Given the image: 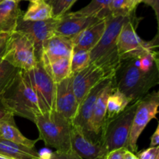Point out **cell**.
<instances>
[{
	"mask_svg": "<svg viewBox=\"0 0 159 159\" xmlns=\"http://www.w3.org/2000/svg\"><path fill=\"white\" fill-rule=\"evenodd\" d=\"M113 86L131 102L144 98L149 91L159 83V66L148 71H143L138 59L121 61L113 77Z\"/></svg>",
	"mask_w": 159,
	"mask_h": 159,
	"instance_id": "1",
	"label": "cell"
},
{
	"mask_svg": "<svg viewBox=\"0 0 159 159\" xmlns=\"http://www.w3.org/2000/svg\"><path fill=\"white\" fill-rule=\"evenodd\" d=\"M138 159H159V148L150 147L138 153Z\"/></svg>",
	"mask_w": 159,
	"mask_h": 159,
	"instance_id": "31",
	"label": "cell"
},
{
	"mask_svg": "<svg viewBox=\"0 0 159 159\" xmlns=\"http://www.w3.org/2000/svg\"><path fill=\"white\" fill-rule=\"evenodd\" d=\"M6 41H5L2 44L0 45V61L2 60L3 56H4L5 52H6Z\"/></svg>",
	"mask_w": 159,
	"mask_h": 159,
	"instance_id": "38",
	"label": "cell"
},
{
	"mask_svg": "<svg viewBox=\"0 0 159 159\" xmlns=\"http://www.w3.org/2000/svg\"><path fill=\"white\" fill-rule=\"evenodd\" d=\"M10 114H12V113H9V112L2 107V105L1 102H0V120L6 119V118L7 117V116H9Z\"/></svg>",
	"mask_w": 159,
	"mask_h": 159,
	"instance_id": "36",
	"label": "cell"
},
{
	"mask_svg": "<svg viewBox=\"0 0 159 159\" xmlns=\"http://www.w3.org/2000/svg\"><path fill=\"white\" fill-rule=\"evenodd\" d=\"M139 101L131 102L118 116L104 123L100 141L107 153L119 148L128 150L129 137Z\"/></svg>",
	"mask_w": 159,
	"mask_h": 159,
	"instance_id": "5",
	"label": "cell"
},
{
	"mask_svg": "<svg viewBox=\"0 0 159 159\" xmlns=\"http://www.w3.org/2000/svg\"><path fill=\"white\" fill-rule=\"evenodd\" d=\"M43 1H45L47 3H48V4H51V2H52V0H43Z\"/></svg>",
	"mask_w": 159,
	"mask_h": 159,
	"instance_id": "42",
	"label": "cell"
},
{
	"mask_svg": "<svg viewBox=\"0 0 159 159\" xmlns=\"http://www.w3.org/2000/svg\"><path fill=\"white\" fill-rule=\"evenodd\" d=\"M110 12L113 16H127L131 14L127 9V0H111Z\"/></svg>",
	"mask_w": 159,
	"mask_h": 159,
	"instance_id": "29",
	"label": "cell"
},
{
	"mask_svg": "<svg viewBox=\"0 0 159 159\" xmlns=\"http://www.w3.org/2000/svg\"><path fill=\"white\" fill-rule=\"evenodd\" d=\"M79 102L72 89L71 76L56 83L55 110L72 122L79 109Z\"/></svg>",
	"mask_w": 159,
	"mask_h": 159,
	"instance_id": "14",
	"label": "cell"
},
{
	"mask_svg": "<svg viewBox=\"0 0 159 159\" xmlns=\"http://www.w3.org/2000/svg\"><path fill=\"white\" fill-rule=\"evenodd\" d=\"M2 59L24 71L32 69L38 61L33 43L26 36L17 31L9 34Z\"/></svg>",
	"mask_w": 159,
	"mask_h": 159,
	"instance_id": "7",
	"label": "cell"
},
{
	"mask_svg": "<svg viewBox=\"0 0 159 159\" xmlns=\"http://www.w3.org/2000/svg\"><path fill=\"white\" fill-rule=\"evenodd\" d=\"M133 13L127 16H113L106 19V29L102 37L92 51H89L90 61L99 67L106 76L112 79L120 65L117 50V40L123 26L131 18Z\"/></svg>",
	"mask_w": 159,
	"mask_h": 159,
	"instance_id": "2",
	"label": "cell"
},
{
	"mask_svg": "<svg viewBox=\"0 0 159 159\" xmlns=\"http://www.w3.org/2000/svg\"><path fill=\"white\" fill-rule=\"evenodd\" d=\"M99 159H105V157H104V158H99Z\"/></svg>",
	"mask_w": 159,
	"mask_h": 159,
	"instance_id": "44",
	"label": "cell"
},
{
	"mask_svg": "<svg viewBox=\"0 0 159 159\" xmlns=\"http://www.w3.org/2000/svg\"><path fill=\"white\" fill-rule=\"evenodd\" d=\"M77 0H52L51 2L52 18L59 19L68 12Z\"/></svg>",
	"mask_w": 159,
	"mask_h": 159,
	"instance_id": "28",
	"label": "cell"
},
{
	"mask_svg": "<svg viewBox=\"0 0 159 159\" xmlns=\"http://www.w3.org/2000/svg\"><path fill=\"white\" fill-rule=\"evenodd\" d=\"M140 19L133 14L124 24L117 40V50L121 61L139 59L154 52H158V37L151 41H144L136 32Z\"/></svg>",
	"mask_w": 159,
	"mask_h": 159,
	"instance_id": "6",
	"label": "cell"
},
{
	"mask_svg": "<svg viewBox=\"0 0 159 159\" xmlns=\"http://www.w3.org/2000/svg\"><path fill=\"white\" fill-rule=\"evenodd\" d=\"M142 2L143 0H127V7L129 12L132 13L135 12L137 6Z\"/></svg>",
	"mask_w": 159,
	"mask_h": 159,
	"instance_id": "34",
	"label": "cell"
},
{
	"mask_svg": "<svg viewBox=\"0 0 159 159\" xmlns=\"http://www.w3.org/2000/svg\"><path fill=\"white\" fill-rule=\"evenodd\" d=\"M110 2L111 0H92L86 6L74 13L81 16L97 18L99 20H106L111 16Z\"/></svg>",
	"mask_w": 159,
	"mask_h": 159,
	"instance_id": "23",
	"label": "cell"
},
{
	"mask_svg": "<svg viewBox=\"0 0 159 159\" xmlns=\"http://www.w3.org/2000/svg\"><path fill=\"white\" fill-rule=\"evenodd\" d=\"M159 144V125L157 127L156 130L151 137L150 147H158Z\"/></svg>",
	"mask_w": 159,
	"mask_h": 159,
	"instance_id": "35",
	"label": "cell"
},
{
	"mask_svg": "<svg viewBox=\"0 0 159 159\" xmlns=\"http://www.w3.org/2000/svg\"><path fill=\"white\" fill-rule=\"evenodd\" d=\"M19 2L14 0H4L0 3V33L10 34L14 32L18 20L23 16Z\"/></svg>",
	"mask_w": 159,
	"mask_h": 159,
	"instance_id": "19",
	"label": "cell"
},
{
	"mask_svg": "<svg viewBox=\"0 0 159 159\" xmlns=\"http://www.w3.org/2000/svg\"><path fill=\"white\" fill-rule=\"evenodd\" d=\"M93 17L78 16L72 12H67L58 19L55 28V34L71 39L89 26L99 22Z\"/></svg>",
	"mask_w": 159,
	"mask_h": 159,
	"instance_id": "15",
	"label": "cell"
},
{
	"mask_svg": "<svg viewBox=\"0 0 159 159\" xmlns=\"http://www.w3.org/2000/svg\"><path fill=\"white\" fill-rule=\"evenodd\" d=\"M142 2L152 8L155 13L157 22L159 23V0H143Z\"/></svg>",
	"mask_w": 159,
	"mask_h": 159,
	"instance_id": "33",
	"label": "cell"
},
{
	"mask_svg": "<svg viewBox=\"0 0 159 159\" xmlns=\"http://www.w3.org/2000/svg\"><path fill=\"white\" fill-rule=\"evenodd\" d=\"M130 103L131 101L113 86V89L107 99L105 122L118 116Z\"/></svg>",
	"mask_w": 159,
	"mask_h": 159,
	"instance_id": "24",
	"label": "cell"
},
{
	"mask_svg": "<svg viewBox=\"0 0 159 159\" xmlns=\"http://www.w3.org/2000/svg\"><path fill=\"white\" fill-rule=\"evenodd\" d=\"M35 93L42 110L53 111L55 109L56 83L47 73L40 61L29 71H21Z\"/></svg>",
	"mask_w": 159,
	"mask_h": 159,
	"instance_id": "8",
	"label": "cell"
},
{
	"mask_svg": "<svg viewBox=\"0 0 159 159\" xmlns=\"http://www.w3.org/2000/svg\"><path fill=\"white\" fill-rule=\"evenodd\" d=\"M109 79L99 67L90 63L79 72L71 75L72 89L79 104L99 82Z\"/></svg>",
	"mask_w": 159,
	"mask_h": 159,
	"instance_id": "12",
	"label": "cell"
},
{
	"mask_svg": "<svg viewBox=\"0 0 159 159\" xmlns=\"http://www.w3.org/2000/svg\"><path fill=\"white\" fill-rule=\"evenodd\" d=\"M34 123L38 129L39 140L45 145L60 152L71 149V121L53 110L37 115Z\"/></svg>",
	"mask_w": 159,
	"mask_h": 159,
	"instance_id": "4",
	"label": "cell"
},
{
	"mask_svg": "<svg viewBox=\"0 0 159 159\" xmlns=\"http://www.w3.org/2000/svg\"><path fill=\"white\" fill-rule=\"evenodd\" d=\"M112 79H107L99 82L85 96V97L82 99L81 103L79 104L76 116L72 121L73 125L77 126L79 128L82 129L84 134L89 138L95 141H97L95 139L91 133L90 122H91L92 116H93V109H94L95 104H96L99 96L104 89V88L111 82Z\"/></svg>",
	"mask_w": 159,
	"mask_h": 159,
	"instance_id": "11",
	"label": "cell"
},
{
	"mask_svg": "<svg viewBox=\"0 0 159 159\" xmlns=\"http://www.w3.org/2000/svg\"><path fill=\"white\" fill-rule=\"evenodd\" d=\"M0 102L9 113L34 122L43 113L35 93L20 71L6 91L0 96Z\"/></svg>",
	"mask_w": 159,
	"mask_h": 159,
	"instance_id": "3",
	"label": "cell"
},
{
	"mask_svg": "<svg viewBox=\"0 0 159 159\" xmlns=\"http://www.w3.org/2000/svg\"><path fill=\"white\" fill-rule=\"evenodd\" d=\"M124 159H138V158L136 155H134V153L131 152L130 151L127 150L124 154Z\"/></svg>",
	"mask_w": 159,
	"mask_h": 159,
	"instance_id": "37",
	"label": "cell"
},
{
	"mask_svg": "<svg viewBox=\"0 0 159 159\" xmlns=\"http://www.w3.org/2000/svg\"><path fill=\"white\" fill-rule=\"evenodd\" d=\"M14 1H16V2H18V0H14Z\"/></svg>",
	"mask_w": 159,
	"mask_h": 159,
	"instance_id": "45",
	"label": "cell"
},
{
	"mask_svg": "<svg viewBox=\"0 0 159 159\" xmlns=\"http://www.w3.org/2000/svg\"><path fill=\"white\" fill-rule=\"evenodd\" d=\"M70 62H71V73L72 75L83 70L91 63L89 51L73 49Z\"/></svg>",
	"mask_w": 159,
	"mask_h": 159,
	"instance_id": "27",
	"label": "cell"
},
{
	"mask_svg": "<svg viewBox=\"0 0 159 159\" xmlns=\"http://www.w3.org/2000/svg\"><path fill=\"white\" fill-rule=\"evenodd\" d=\"M71 148L82 159H99L107 154L101 141L89 138L82 129L73 124L71 130Z\"/></svg>",
	"mask_w": 159,
	"mask_h": 159,
	"instance_id": "13",
	"label": "cell"
},
{
	"mask_svg": "<svg viewBox=\"0 0 159 159\" xmlns=\"http://www.w3.org/2000/svg\"><path fill=\"white\" fill-rule=\"evenodd\" d=\"M106 29V20H99L71 39L73 49L90 51L102 37Z\"/></svg>",
	"mask_w": 159,
	"mask_h": 159,
	"instance_id": "17",
	"label": "cell"
},
{
	"mask_svg": "<svg viewBox=\"0 0 159 159\" xmlns=\"http://www.w3.org/2000/svg\"><path fill=\"white\" fill-rule=\"evenodd\" d=\"M159 107L158 92L148 93L140 99L134 116L131 130L129 137L128 150L133 153L138 151V141L146 126L152 119L156 118Z\"/></svg>",
	"mask_w": 159,
	"mask_h": 159,
	"instance_id": "9",
	"label": "cell"
},
{
	"mask_svg": "<svg viewBox=\"0 0 159 159\" xmlns=\"http://www.w3.org/2000/svg\"><path fill=\"white\" fill-rule=\"evenodd\" d=\"M45 159H82L80 156L77 155L72 149L60 152L55 151L54 152L49 154L48 158Z\"/></svg>",
	"mask_w": 159,
	"mask_h": 159,
	"instance_id": "30",
	"label": "cell"
},
{
	"mask_svg": "<svg viewBox=\"0 0 159 159\" xmlns=\"http://www.w3.org/2000/svg\"><path fill=\"white\" fill-rule=\"evenodd\" d=\"M26 21H43L52 18L51 5L43 0L30 3L22 16Z\"/></svg>",
	"mask_w": 159,
	"mask_h": 159,
	"instance_id": "25",
	"label": "cell"
},
{
	"mask_svg": "<svg viewBox=\"0 0 159 159\" xmlns=\"http://www.w3.org/2000/svg\"><path fill=\"white\" fill-rule=\"evenodd\" d=\"M0 137L6 141L31 148H34L36 143L40 141L39 138L30 140L23 136L16 125L14 116L12 114L9 115L6 119L0 120Z\"/></svg>",
	"mask_w": 159,
	"mask_h": 159,
	"instance_id": "20",
	"label": "cell"
},
{
	"mask_svg": "<svg viewBox=\"0 0 159 159\" xmlns=\"http://www.w3.org/2000/svg\"><path fill=\"white\" fill-rule=\"evenodd\" d=\"M73 45L71 39L54 34L43 43L40 61L46 63L57 59L71 57Z\"/></svg>",
	"mask_w": 159,
	"mask_h": 159,
	"instance_id": "16",
	"label": "cell"
},
{
	"mask_svg": "<svg viewBox=\"0 0 159 159\" xmlns=\"http://www.w3.org/2000/svg\"><path fill=\"white\" fill-rule=\"evenodd\" d=\"M113 89V83L112 79L111 82L104 88L99 96L93 109V116L90 122V128L93 138L97 141H100V134L105 123L106 113H107V99Z\"/></svg>",
	"mask_w": 159,
	"mask_h": 159,
	"instance_id": "18",
	"label": "cell"
},
{
	"mask_svg": "<svg viewBox=\"0 0 159 159\" xmlns=\"http://www.w3.org/2000/svg\"><path fill=\"white\" fill-rule=\"evenodd\" d=\"M70 58L71 57H65L46 63H43L41 61H40L45 71L51 76L53 81L55 83H58L71 76Z\"/></svg>",
	"mask_w": 159,
	"mask_h": 159,
	"instance_id": "22",
	"label": "cell"
},
{
	"mask_svg": "<svg viewBox=\"0 0 159 159\" xmlns=\"http://www.w3.org/2000/svg\"><path fill=\"white\" fill-rule=\"evenodd\" d=\"M58 19L51 18L43 21H26L23 18L18 20L15 31L26 36L33 43L37 61H40L42 48L46 40L55 34Z\"/></svg>",
	"mask_w": 159,
	"mask_h": 159,
	"instance_id": "10",
	"label": "cell"
},
{
	"mask_svg": "<svg viewBox=\"0 0 159 159\" xmlns=\"http://www.w3.org/2000/svg\"><path fill=\"white\" fill-rule=\"evenodd\" d=\"M0 155L12 159H41L34 148L6 141L0 137Z\"/></svg>",
	"mask_w": 159,
	"mask_h": 159,
	"instance_id": "21",
	"label": "cell"
},
{
	"mask_svg": "<svg viewBox=\"0 0 159 159\" xmlns=\"http://www.w3.org/2000/svg\"><path fill=\"white\" fill-rule=\"evenodd\" d=\"M9 34H5V33H0V45L2 44L5 41H6V40L9 37Z\"/></svg>",
	"mask_w": 159,
	"mask_h": 159,
	"instance_id": "39",
	"label": "cell"
},
{
	"mask_svg": "<svg viewBox=\"0 0 159 159\" xmlns=\"http://www.w3.org/2000/svg\"><path fill=\"white\" fill-rule=\"evenodd\" d=\"M20 1H21V0H18V2H20ZM24 1H29V2H30L31 3H33V2H36L40 1V0H24Z\"/></svg>",
	"mask_w": 159,
	"mask_h": 159,
	"instance_id": "40",
	"label": "cell"
},
{
	"mask_svg": "<svg viewBox=\"0 0 159 159\" xmlns=\"http://www.w3.org/2000/svg\"><path fill=\"white\" fill-rule=\"evenodd\" d=\"M127 149L119 148L108 152L105 156V159H124V154Z\"/></svg>",
	"mask_w": 159,
	"mask_h": 159,
	"instance_id": "32",
	"label": "cell"
},
{
	"mask_svg": "<svg viewBox=\"0 0 159 159\" xmlns=\"http://www.w3.org/2000/svg\"><path fill=\"white\" fill-rule=\"evenodd\" d=\"M20 71V69L6 61H0V96L9 88Z\"/></svg>",
	"mask_w": 159,
	"mask_h": 159,
	"instance_id": "26",
	"label": "cell"
},
{
	"mask_svg": "<svg viewBox=\"0 0 159 159\" xmlns=\"http://www.w3.org/2000/svg\"><path fill=\"white\" fill-rule=\"evenodd\" d=\"M3 1H4V0H0V3H1L2 2H3Z\"/></svg>",
	"mask_w": 159,
	"mask_h": 159,
	"instance_id": "43",
	"label": "cell"
},
{
	"mask_svg": "<svg viewBox=\"0 0 159 159\" xmlns=\"http://www.w3.org/2000/svg\"><path fill=\"white\" fill-rule=\"evenodd\" d=\"M0 159H12V158H9V157L3 156V155H0Z\"/></svg>",
	"mask_w": 159,
	"mask_h": 159,
	"instance_id": "41",
	"label": "cell"
}]
</instances>
